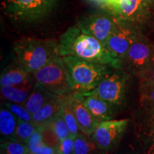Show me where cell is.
I'll list each match as a JSON object with an SVG mask.
<instances>
[{"label":"cell","mask_w":154,"mask_h":154,"mask_svg":"<svg viewBox=\"0 0 154 154\" xmlns=\"http://www.w3.org/2000/svg\"><path fill=\"white\" fill-rule=\"evenodd\" d=\"M75 137L76 136L71 135L61 140L56 151L60 154H74Z\"/></svg>","instance_id":"obj_28"},{"label":"cell","mask_w":154,"mask_h":154,"mask_svg":"<svg viewBox=\"0 0 154 154\" xmlns=\"http://www.w3.org/2000/svg\"><path fill=\"white\" fill-rule=\"evenodd\" d=\"M153 53L148 42L136 38L127 53L123 66L126 63L128 70L138 78L147 67Z\"/></svg>","instance_id":"obj_9"},{"label":"cell","mask_w":154,"mask_h":154,"mask_svg":"<svg viewBox=\"0 0 154 154\" xmlns=\"http://www.w3.org/2000/svg\"><path fill=\"white\" fill-rule=\"evenodd\" d=\"M134 32L123 26L118 20L117 26L106 42V46L113 57L124 63L127 53L136 39Z\"/></svg>","instance_id":"obj_10"},{"label":"cell","mask_w":154,"mask_h":154,"mask_svg":"<svg viewBox=\"0 0 154 154\" xmlns=\"http://www.w3.org/2000/svg\"><path fill=\"white\" fill-rule=\"evenodd\" d=\"M1 154H2V153H1Z\"/></svg>","instance_id":"obj_39"},{"label":"cell","mask_w":154,"mask_h":154,"mask_svg":"<svg viewBox=\"0 0 154 154\" xmlns=\"http://www.w3.org/2000/svg\"><path fill=\"white\" fill-rule=\"evenodd\" d=\"M152 1H153V2H154V0H152Z\"/></svg>","instance_id":"obj_38"},{"label":"cell","mask_w":154,"mask_h":154,"mask_svg":"<svg viewBox=\"0 0 154 154\" xmlns=\"http://www.w3.org/2000/svg\"><path fill=\"white\" fill-rule=\"evenodd\" d=\"M18 121L19 119L14 113L2 104L0 110V133L3 141L12 140Z\"/></svg>","instance_id":"obj_18"},{"label":"cell","mask_w":154,"mask_h":154,"mask_svg":"<svg viewBox=\"0 0 154 154\" xmlns=\"http://www.w3.org/2000/svg\"><path fill=\"white\" fill-rule=\"evenodd\" d=\"M74 154H103L96 144L86 136L80 134L74 138Z\"/></svg>","instance_id":"obj_20"},{"label":"cell","mask_w":154,"mask_h":154,"mask_svg":"<svg viewBox=\"0 0 154 154\" xmlns=\"http://www.w3.org/2000/svg\"><path fill=\"white\" fill-rule=\"evenodd\" d=\"M37 128L38 127L33 122H27L19 119L16 131L11 140H16L27 144L29 138Z\"/></svg>","instance_id":"obj_21"},{"label":"cell","mask_w":154,"mask_h":154,"mask_svg":"<svg viewBox=\"0 0 154 154\" xmlns=\"http://www.w3.org/2000/svg\"><path fill=\"white\" fill-rule=\"evenodd\" d=\"M13 49L17 64L32 74L61 56L59 42L54 39L24 37L14 42Z\"/></svg>","instance_id":"obj_2"},{"label":"cell","mask_w":154,"mask_h":154,"mask_svg":"<svg viewBox=\"0 0 154 154\" xmlns=\"http://www.w3.org/2000/svg\"><path fill=\"white\" fill-rule=\"evenodd\" d=\"M2 154H28L29 149L26 143L16 140H5L1 142Z\"/></svg>","instance_id":"obj_25"},{"label":"cell","mask_w":154,"mask_h":154,"mask_svg":"<svg viewBox=\"0 0 154 154\" xmlns=\"http://www.w3.org/2000/svg\"><path fill=\"white\" fill-rule=\"evenodd\" d=\"M128 119L108 120L100 122L90 137L103 154L116 149L128 128Z\"/></svg>","instance_id":"obj_6"},{"label":"cell","mask_w":154,"mask_h":154,"mask_svg":"<svg viewBox=\"0 0 154 154\" xmlns=\"http://www.w3.org/2000/svg\"><path fill=\"white\" fill-rule=\"evenodd\" d=\"M60 115L62 116L63 120L66 122L71 135L76 136L78 135L82 134V132L80 131L79 128L78 123L76 121L72 106L69 103V95L65 96L62 106H61Z\"/></svg>","instance_id":"obj_19"},{"label":"cell","mask_w":154,"mask_h":154,"mask_svg":"<svg viewBox=\"0 0 154 154\" xmlns=\"http://www.w3.org/2000/svg\"><path fill=\"white\" fill-rule=\"evenodd\" d=\"M69 101L74 111L80 131L86 137L90 138L99 122L84 106L76 92L69 94Z\"/></svg>","instance_id":"obj_12"},{"label":"cell","mask_w":154,"mask_h":154,"mask_svg":"<svg viewBox=\"0 0 154 154\" xmlns=\"http://www.w3.org/2000/svg\"><path fill=\"white\" fill-rule=\"evenodd\" d=\"M59 140L71 136L70 131L62 116L59 114L47 123Z\"/></svg>","instance_id":"obj_24"},{"label":"cell","mask_w":154,"mask_h":154,"mask_svg":"<svg viewBox=\"0 0 154 154\" xmlns=\"http://www.w3.org/2000/svg\"><path fill=\"white\" fill-rule=\"evenodd\" d=\"M29 151L32 153L38 154L44 145V142L43 139V135L38 128L36 129L35 133L32 135V136L29 138L27 143Z\"/></svg>","instance_id":"obj_27"},{"label":"cell","mask_w":154,"mask_h":154,"mask_svg":"<svg viewBox=\"0 0 154 154\" xmlns=\"http://www.w3.org/2000/svg\"><path fill=\"white\" fill-rule=\"evenodd\" d=\"M3 7L9 17L21 22L36 20L48 11L41 0H3Z\"/></svg>","instance_id":"obj_7"},{"label":"cell","mask_w":154,"mask_h":154,"mask_svg":"<svg viewBox=\"0 0 154 154\" xmlns=\"http://www.w3.org/2000/svg\"><path fill=\"white\" fill-rule=\"evenodd\" d=\"M28 154H34V153H32V152L29 151V153H28Z\"/></svg>","instance_id":"obj_36"},{"label":"cell","mask_w":154,"mask_h":154,"mask_svg":"<svg viewBox=\"0 0 154 154\" xmlns=\"http://www.w3.org/2000/svg\"><path fill=\"white\" fill-rule=\"evenodd\" d=\"M118 24V19L109 14H98L83 17L78 25L84 32L106 44Z\"/></svg>","instance_id":"obj_8"},{"label":"cell","mask_w":154,"mask_h":154,"mask_svg":"<svg viewBox=\"0 0 154 154\" xmlns=\"http://www.w3.org/2000/svg\"><path fill=\"white\" fill-rule=\"evenodd\" d=\"M32 76L36 82L57 95L66 96L74 92L68 69L61 56L54 58L33 73Z\"/></svg>","instance_id":"obj_4"},{"label":"cell","mask_w":154,"mask_h":154,"mask_svg":"<svg viewBox=\"0 0 154 154\" xmlns=\"http://www.w3.org/2000/svg\"><path fill=\"white\" fill-rule=\"evenodd\" d=\"M59 50L61 57L72 56L84 60L123 69V65L111 54L104 43L84 32L78 25L69 28L60 36Z\"/></svg>","instance_id":"obj_1"},{"label":"cell","mask_w":154,"mask_h":154,"mask_svg":"<svg viewBox=\"0 0 154 154\" xmlns=\"http://www.w3.org/2000/svg\"><path fill=\"white\" fill-rule=\"evenodd\" d=\"M35 82L32 74L18 64L4 69L0 76V86H22Z\"/></svg>","instance_id":"obj_14"},{"label":"cell","mask_w":154,"mask_h":154,"mask_svg":"<svg viewBox=\"0 0 154 154\" xmlns=\"http://www.w3.org/2000/svg\"><path fill=\"white\" fill-rule=\"evenodd\" d=\"M64 98L65 96L56 95L48 100L39 110L32 114V122L38 127L60 114Z\"/></svg>","instance_id":"obj_15"},{"label":"cell","mask_w":154,"mask_h":154,"mask_svg":"<svg viewBox=\"0 0 154 154\" xmlns=\"http://www.w3.org/2000/svg\"><path fill=\"white\" fill-rule=\"evenodd\" d=\"M136 116L135 131L144 149L154 141V106L141 105Z\"/></svg>","instance_id":"obj_11"},{"label":"cell","mask_w":154,"mask_h":154,"mask_svg":"<svg viewBox=\"0 0 154 154\" xmlns=\"http://www.w3.org/2000/svg\"><path fill=\"white\" fill-rule=\"evenodd\" d=\"M56 95L57 94L49 91L39 83L35 82L24 106L32 114H34L43 106L48 100Z\"/></svg>","instance_id":"obj_16"},{"label":"cell","mask_w":154,"mask_h":154,"mask_svg":"<svg viewBox=\"0 0 154 154\" xmlns=\"http://www.w3.org/2000/svg\"><path fill=\"white\" fill-rule=\"evenodd\" d=\"M145 154H154V141L146 148Z\"/></svg>","instance_id":"obj_33"},{"label":"cell","mask_w":154,"mask_h":154,"mask_svg":"<svg viewBox=\"0 0 154 154\" xmlns=\"http://www.w3.org/2000/svg\"><path fill=\"white\" fill-rule=\"evenodd\" d=\"M54 154H60V153H59L57 151H56V152H55V153H54Z\"/></svg>","instance_id":"obj_37"},{"label":"cell","mask_w":154,"mask_h":154,"mask_svg":"<svg viewBox=\"0 0 154 154\" xmlns=\"http://www.w3.org/2000/svg\"><path fill=\"white\" fill-rule=\"evenodd\" d=\"M144 0H121L116 14L121 19H131L134 17L143 5Z\"/></svg>","instance_id":"obj_22"},{"label":"cell","mask_w":154,"mask_h":154,"mask_svg":"<svg viewBox=\"0 0 154 154\" xmlns=\"http://www.w3.org/2000/svg\"><path fill=\"white\" fill-rule=\"evenodd\" d=\"M140 94L141 105L154 106V87L146 91H140Z\"/></svg>","instance_id":"obj_29"},{"label":"cell","mask_w":154,"mask_h":154,"mask_svg":"<svg viewBox=\"0 0 154 154\" xmlns=\"http://www.w3.org/2000/svg\"><path fill=\"white\" fill-rule=\"evenodd\" d=\"M42 2L43 3V5L45 7V8L47 9V11H49V10L51 9V7H52L54 4L55 0H41Z\"/></svg>","instance_id":"obj_31"},{"label":"cell","mask_w":154,"mask_h":154,"mask_svg":"<svg viewBox=\"0 0 154 154\" xmlns=\"http://www.w3.org/2000/svg\"><path fill=\"white\" fill-rule=\"evenodd\" d=\"M100 2H101L106 4V5H109V0H99Z\"/></svg>","instance_id":"obj_35"},{"label":"cell","mask_w":154,"mask_h":154,"mask_svg":"<svg viewBox=\"0 0 154 154\" xmlns=\"http://www.w3.org/2000/svg\"><path fill=\"white\" fill-rule=\"evenodd\" d=\"M74 92L93 91L116 69L109 65L88 61L72 56L63 57Z\"/></svg>","instance_id":"obj_3"},{"label":"cell","mask_w":154,"mask_h":154,"mask_svg":"<svg viewBox=\"0 0 154 154\" xmlns=\"http://www.w3.org/2000/svg\"><path fill=\"white\" fill-rule=\"evenodd\" d=\"M129 76L122 69H116L106 77L95 89L82 94L99 97L117 109L123 106L126 101Z\"/></svg>","instance_id":"obj_5"},{"label":"cell","mask_w":154,"mask_h":154,"mask_svg":"<svg viewBox=\"0 0 154 154\" xmlns=\"http://www.w3.org/2000/svg\"><path fill=\"white\" fill-rule=\"evenodd\" d=\"M120 2L121 0H109V6H111L115 11H116L120 5Z\"/></svg>","instance_id":"obj_32"},{"label":"cell","mask_w":154,"mask_h":154,"mask_svg":"<svg viewBox=\"0 0 154 154\" xmlns=\"http://www.w3.org/2000/svg\"><path fill=\"white\" fill-rule=\"evenodd\" d=\"M56 152V149L51 146H48L44 143L43 147L40 150L38 154H54Z\"/></svg>","instance_id":"obj_30"},{"label":"cell","mask_w":154,"mask_h":154,"mask_svg":"<svg viewBox=\"0 0 154 154\" xmlns=\"http://www.w3.org/2000/svg\"><path fill=\"white\" fill-rule=\"evenodd\" d=\"M116 154H140L137 151H126L124 152H120V153H116Z\"/></svg>","instance_id":"obj_34"},{"label":"cell","mask_w":154,"mask_h":154,"mask_svg":"<svg viewBox=\"0 0 154 154\" xmlns=\"http://www.w3.org/2000/svg\"><path fill=\"white\" fill-rule=\"evenodd\" d=\"M81 101L99 122L111 120L116 109L110 103L94 96H86L76 92Z\"/></svg>","instance_id":"obj_13"},{"label":"cell","mask_w":154,"mask_h":154,"mask_svg":"<svg viewBox=\"0 0 154 154\" xmlns=\"http://www.w3.org/2000/svg\"><path fill=\"white\" fill-rule=\"evenodd\" d=\"M138 79L140 92L154 87V51L147 67Z\"/></svg>","instance_id":"obj_23"},{"label":"cell","mask_w":154,"mask_h":154,"mask_svg":"<svg viewBox=\"0 0 154 154\" xmlns=\"http://www.w3.org/2000/svg\"><path fill=\"white\" fill-rule=\"evenodd\" d=\"M35 82L22 86H3L0 88L2 98L5 101L24 105Z\"/></svg>","instance_id":"obj_17"},{"label":"cell","mask_w":154,"mask_h":154,"mask_svg":"<svg viewBox=\"0 0 154 154\" xmlns=\"http://www.w3.org/2000/svg\"><path fill=\"white\" fill-rule=\"evenodd\" d=\"M2 105L10 110L19 120L32 122V114L26 109L24 105L11 103L9 101H4Z\"/></svg>","instance_id":"obj_26"}]
</instances>
